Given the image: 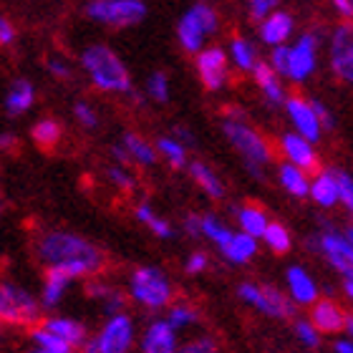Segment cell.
I'll return each mask as SVG.
<instances>
[{"mask_svg":"<svg viewBox=\"0 0 353 353\" xmlns=\"http://www.w3.org/2000/svg\"><path fill=\"white\" fill-rule=\"evenodd\" d=\"M36 258L53 270L68 272L74 280L94 278L103 270V252L86 237L68 230H48L38 237Z\"/></svg>","mask_w":353,"mask_h":353,"instance_id":"cell-1","label":"cell"},{"mask_svg":"<svg viewBox=\"0 0 353 353\" xmlns=\"http://www.w3.org/2000/svg\"><path fill=\"white\" fill-rule=\"evenodd\" d=\"M126 295L139 308L149 310V313H159V310H167L172 305L174 285L159 265H141L129 275Z\"/></svg>","mask_w":353,"mask_h":353,"instance_id":"cell-2","label":"cell"},{"mask_svg":"<svg viewBox=\"0 0 353 353\" xmlns=\"http://www.w3.org/2000/svg\"><path fill=\"white\" fill-rule=\"evenodd\" d=\"M81 66L91 76L94 86L101 88V91H117V94H129L132 91V76L121 63V59L106 46H88L86 51L81 53Z\"/></svg>","mask_w":353,"mask_h":353,"instance_id":"cell-3","label":"cell"},{"mask_svg":"<svg viewBox=\"0 0 353 353\" xmlns=\"http://www.w3.org/2000/svg\"><path fill=\"white\" fill-rule=\"evenodd\" d=\"M222 134L237 149V154L245 159V167L255 179H263V170L272 162L270 144L263 139V134L245 124V119H230L222 121Z\"/></svg>","mask_w":353,"mask_h":353,"instance_id":"cell-4","label":"cell"},{"mask_svg":"<svg viewBox=\"0 0 353 353\" xmlns=\"http://www.w3.org/2000/svg\"><path fill=\"white\" fill-rule=\"evenodd\" d=\"M43 303L28 288L6 280L0 285V321L18 328H33L43 323Z\"/></svg>","mask_w":353,"mask_h":353,"instance_id":"cell-5","label":"cell"},{"mask_svg":"<svg viewBox=\"0 0 353 353\" xmlns=\"http://www.w3.org/2000/svg\"><path fill=\"white\" fill-rule=\"evenodd\" d=\"M237 298L255 308L258 313L268 318H278V321H285V318L295 316V305L293 298L288 293H283L280 288L275 285H260V283H240L237 285Z\"/></svg>","mask_w":353,"mask_h":353,"instance_id":"cell-6","label":"cell"},{"mask_svg":"<svg viewBox=\"0 0 353 353\" xmlns=\"http://www.w3.org/2000/svg\"><path fill=\"white\" fill-rule=\"evenodd\" d=\"M91 343H94L99 353H132L134 346L139 343V333H137L134 318L126 310L106 316L101 328L91 339Z\"/></svg>","mask_w":353,"mask_h":353,"instance_id":"cell-7","label":"cell"},{"mask_svg":"<svg viewBox=\"0 0 353 353\" xmlns=\"http://www.w3.org/2000/svg\"><path fill=\"white\" fill-rule=\"evenodd\" d=\"M308 248L321 252L325 263L331 265L336 272H341L346 280H353V245L348 243L343 230L325 228L323 232L313 235V240H308Z\"/></svg>","mask_w":353,"mask_h":353,"instance_id":"cell-8","label":"cell"},{"mask_svg":"<svg viewBox=\"0 0 353 353\" xmlns=\"http://www.w3.org/2000/svg\"><path fill=\"white\" fill-rule=\"evenodd\" d=\"M86 15L103 26H137L144 21L147 6L144 0H91L86 6Z\"/></svg>","mask_w":353,"mask_h":353,"instance_id":"cell-9","label":"cell"},{"mask_svg":"<svg viewBox=\"0 0 353 353\" xmlns=\"http://www.w3.org/2000/svg\"><path fill=\"white\" fill-rule=\"evenodd\" d=\"M179 333L170 325L167 318H154L139 333V353H179Z\"/></svg>","mask_w":353,"mask_h":353,"instance_id":"cell-10","label":"cell"},{"mask_svg":"<svg viewBox=\"0 0 353 353\" xmlns=\"http://www.w3.org/2000/svg\"><path fill=\"white\" fill-rule=\"evenodd\" d=\"M331 63L341 81L353 83V26L341 23L331 36Z\"/></svg>","mask_w":353,"mask_h":353,"instance_id":"cell-11","label":"cell"},{"mask_svg":"<svg viewBox=\"0 0 353 353\" xmlns=\"http://www.w3.org/2000/svg\"><path fill=\"white\" fill-rule=\"evenodd\" d=\"M285 290L298 308H310L321 301V288L303 265H290L285 270Z\"/></svg>","mask_w":353,"mask_h":353,"instance_id":"cell-12","label":"cell"},{"mask_svg":"<svg viewBox=\"0 0 353 353\" xmlns=\"http://www.w3.org/2000/svg\"><path fill=\"white\" fill-rule=\"evenodd\" d=\"M285 111H288V119L293 121L295 132L303 134V137L310 139L313 144L321 139V134H323V124H321V119H318L316 109H313V103L305 101V99H301V96H288Z\"/></svg>","mask_w":353,"mask_h":353,"instance_id":"cell-13","label":"cell"},{"mask_svg":"<svg viewBox=\"0 0 353 353\" xmlns=\"http://www.w3.org/2000/svg\"><path fill=\"white\" fill-rule=\"evenodd\" d=\"M197 74L207 91H220L228 81V56L222 48H205L197 53Z\"/></svg>","mask_w":353,"mask_h":353,"instance_id":"cell-14","label":"cell"},{"mask_svg":"<svg viewBox=\"0 0 353 353\" xmlns=\"http://www.w3.org/2000/svg\"><path fill=\"white\" fill-rule=\"evenodd\" d=\"M316 51H318V33H303L295 46L290 48V74L293 81H305L316 71Z\"/></svg>","mask_w":353,"mask_h":353,"instance_id":"cell-15","label":"cell"},{"mask_svg":"<svg viewBox=\"0 0 353 353\" xmlns=\"http://www.w3.org/2000/svg\"><path fill=\"white\" fill-rule=\"evenodd\" d=\"M280 149H283V154H285L288 162L298 164L301 170L305 172H318V154L316 149H313V141L305 139L303 134L293 132V134H283L280 137Z\"/></svg>","mask_w":353,"mask_h":353,"instance_id":"cell-16","label":"cell"},{"mask_svg":"<svg viewBox=\"0 0 353 353\" xmlns=\"http://www.w3.org/2000/svg\"><path fill=\"white\" fill-rule=\"evenodd\" d=\"M346 310L341 308L339 303L331 301V298H323L310 305V321L316 323V328L325 336L331 333H341L346 331Z\"/></svg>","mask_w":353,"mask_h":353,"instance_id":"cell-17","label":"cell"},{"mask_svg":"<svg viewBox=\"0 0 353 353\" xmlns=\"http://www.w3.org/2000/svg\"><path fill=\"white\" fill-rule=\"evenodd\" d=\"M310 199L323 210L341 205V184L339 170H318L310 182Z\"/></svg>","mask_w":353,"mask_h":353,"instance_id":"cell-18","label":"cell"},{"mask_svg":"<svg viewBox=\"0 0 353 353\" xmlns=\"http://www.w3.org/2000/svg\"><path fill=\"white\" fill-rule=\"evenodd\" d=\"M252 79H255V83H258L265 96V101L270 103V106H285V101H288L285 88L280 83V74L272 68V63L258 61L255 68H252Z\"/></svg>","mask_w":353,"mask_h":353,"instance_id":"cell-19","label":"cell"},{"mask_svg":"<svg viewBox=\"0 0 353 353\" xmlns=\"http://www.w3.org/2000/svg\"><path fill=\"white\" fill-rule=\"evenodd\" d=\"M74 278L63 270H53V268H46V278H43V285H41V303H43L46 310H53L59 308L63 298H66L68 288H71Z\"/></svg>","mask_w":353,"mask_h":353,"instance_id":"cell-20","label":"cell"},{"mask_svg":"<svg viewBox=\"0 0 353 353\" xmlns=\"http://www.w3.org/2000/svg\"><path fill=\"white\" fill-rule=\"evenodd\" d=\"M258 240L260 237H252L250 232L237 230L235 235H232V240L225 248H220V255L230 265H248L258 255Z\"/></svg>","mask_w":353,"mask_h":353,"instance_id":"cell-21","label":"cell"},{"mask_svg":"<svg viewBox=\"0 0 353 353\" xmlns=\"http://www.w3.org/2000/svg\"><path fill=\"white\" fill-rule=\"evenodd\" d=\"M293 15L285 10H272L260 26V38L265 46H283L293 33Z\"/></svg>","mask_w":353,"mask_h":353,"instance_id":"cell-22","label":"cell"},{"mask_svg":"<svg viewBox=\"0 0 353 353\" xmlns=\"http://www.w3.org/2000/svg\"><path fill=\"white\" fill-rule=\"evenodd\" d=\"M310 172H305V170H301L298 164H293V162H283L278 167V179H280V187L290 194V197H298V199H305V197H310Z\"/></svg>","mask_w":353,"mask_h":353,"instance_id":"cell-23","label":"cell"},{"mask_svg":"<svg viewBox=\"0 0 353 353\" xmlns=\"http://www.w3.org/2000/svg\"><path fill=\"white\" fill-rule=\"evenodd\" d=\"M43 325H46V328H51L53 333H59L61 339L66 341V343H71L74 348L86 346L88 331H86V325H83L81 321H76V318H71V316H48V318H43Z\"/></svg>","mask_w":353,"mask_h":353,"instance_id":"cell-24","label":"cell"},{"mask_svg":"<svg viewBox=\"0 0 353 353\" xmlns=\"http://www.w3.org/2000/svg\"><path fill=\"white\" fill-rule=\"evenodd\" d=\"M176 36H179V43L184 46V51H202V43H205V36H210L207 33V28L202 26V21H199V15L194 13V10H187V13L182 15V21H179V26H176Z\"/></svg>","mask_w":353,"mask_h":353,"instance_id":"cell-25","label":"cell"},{"mask_svg":"<svg viewBox=\"0 0 353 353\" xmlns=\"http://www.w3.org/2000/svg\"><path fill=\"white\" fill-rule=\"evenodd\" d=\"M33 99H36V91H33V83L28 79H15L10 91L6 94V114L8 117H21L33 106Z\"/></svg>","mask_w":353,"mask_h":353,"instance_id":"cell-26","label":"cell"},{"mask_svg":"<svg viewBox=\"0 0 353 353\" xmlns=\"http://www.w3.org/2000/svg\"><path fill=\"white\" fill-rule=\"evenodd\" d=\"M235 217H237V228L243 230V232H250L252 237H263L265 230H268V225H270L268 212L258 205L240 207V210L235 212Z\"/></svg>","mask_w":353,"mask_h":353,"instance_id":"cell-27","label":"cell"},{"mask_svg":"<svg viewBox=\"0 0 353 353\" xmlns=\"http://www.w3.org/2000/svg\"><path fill=\"white\" fill-rule=\"evenodd\" d=\"M190 174L202 187L205 194H210L212 199L225 197V184H222V179L217 176V172L212 167H207L205 162H190Z\"/></svg>","mask_w":353,"mask_h":353,"instance_id":"cell-28","label":"cell"},{"mask_svg":"<svg viewBox=\"0 0 353 353\" xmlns=\"http://www.w3.org/2000/svg\"><path fill=\"white\" fill-rule=\"evenodd\" d=\"M134 217H137L141 225H147V228L154 232V237H159V240H172V237H174L172 222L159 217V214L154 212V207L149 205V202H139L137 210H134Z\"/></svg>","mask_w":353,"mask_h":353,"instance_id":"cell-29","label":"cell"},{"mask_svg":"<svg viewBox=\"0 0 353 353\" xmlns=\"http://www.w3.org/2000/svg\"><path fill=\"white\" fill-rule=\"evenodd\" d=\"M121 141H124V147L129 149L134 164H141V167H152V164H157L159 152H157V147H152L147 139H141L139 134L126 132L124 137H121Z\"/></svg>","mask_w":353,"mask_h":353,"instance_id":"cell-30","label":"cell"},{"mask_svg":"<svg viewBox=\"0 0 353 353\" xmlns=\"http://www.w3.org/2000/svg\"><path fill=\"white\" fill-rule=\"evenodd\" d=\"M154 147H157V152H159V157L170 164L172 170L187 167V144H182L176 137H159Z\"/></svg>","mask_w":353,"mask_h":353,"instance_id":"cell-31","label":"cell"},{"mask_svg":"<svg viewBox=\"0 0 353 353\" xmlns=\"http://www.w3.org/2000/svg\"><path fill=\"white\" fill-rule=\"evenodd\" d=\"M232 235H235V230H230L217 214H202V237L210 240L217 250L225 248L232 240Z\"/></svg>","mask_w":353,"mask_h":353,"instance_id":"cell-32","label":"cell"},{"mask_svg":"<svg viewBox=\"0 0 353 353\" xmlns=\"http://www.w3.org/2000/svg\"><path fill=\"white\" fill-rule=\"evenodd\" d=\"M260 240H263L265 248L270 252H275V255H285V252H290V248H293L290 230H288L285 225H280V222H270Z\"/></svg>","mask_w":353,"mask_h":353,"instance_id":"cell-33","label":"cell"},{"mask_svg":"<svg viewBox=\"0 0 353 353\" xmlns=\"http://www.w3.org/2000/svg\"><path fill=\"white\" fill-rule=\"evenodd\" d=\"M164 318L170 321V325L176 333L190 331V328H194V325L199 323V313L192 308V305H187V303H172Z\"/></svg>","mask_w":353,"mask_h":353,"instance_id":"cell-34","label":"cell"},{"mask_svg":"<svg viewBox=\"0 0 353 353\" xmlns=\"http://www.w3.org/2000/svg\"><path fill=\"white\" fill-rule=\"evenodd\" d=\"M61 137H63V129H61L56 119H41L33 126V141H36L38 147L53 149L61 141Z\"/></svg>","mask_w":353,"mask_h":353,"instance_id":"cell-35","label":"cell"},{"mask_svg":"<svg viewBox=\"0 0 353 353\" xmlns=\"http://www.w3.org/2000/svg\"><path fill=\"white\" fill-rule=\"evenodd\" d=\"M230 53H232L235 66L243 68V71H252V68H255V63H258L255 48H252L245 38H232V43H230Z\"/></svg>","mask_w":353,"mask_h":353,"instance_id":"cell-36","label":"cell"},{"mask_svg":"<svg viewBox=\"0 0 353 353\" xmlns=\"http://www.w3.org/2000/svg\"><path fill=\"white\" fill-rule=\"evenodd\" d=\"M293 333H295V339L301 341V346H305V348H318V346H321V331H318L316 323H313L310 318L295 321Z\"/></svg>","mask_w":353,"mask_h":353,"instance_id":"cell-37","label":"cell"},{"mask_svg":"<svg viewBox=\"0 0 353 353\" xmlns=\"http://www.w3.org/2000/svg\"><path fill=\"white\" fill-rule=\"evenodd\" d=\"M147 94L149 99H154L157 103H164L170 99V79L164 71H154V74L147 79Z\"/></svg>","mask_w":353,"mask_h":353,"instance_id":"cell-38","label":"cell"},{"mask_svg":"<svg viewBox=\"0 0 353 353\" xmlns=\"http://www.w3.org/2000/svg\"><path fill=\"white\" fill-rule=\"evenodd\" d=\"M106 176H109V182L121 192H132L137 187V179L132 176V172L126 170L124 164H111L109 170H106Z\"/></svg>","mask_w":353,"mask_h":353,"instance_id":"cell-39","label":"cell"},{"mask_svg":"<svg viewBox=\"0 0 353 353\" xmlns=\"http://www.w3.org/2000/svg\"><path fill=\"white\" fill-rule=\"evenodd\" d=\"M179 353H220V348H217L212 336L199 333V336H194V339L184 341L182 346H179Z\"/></svg>","mask_w":353,"mask_h":353,"instance_id":"cell-40","label":"cell"},{"mask_svg":"<svg viewBox=\"0 0 353 353\" xmlns=\"http://www.w3.org/2000/svg\"><path fill=\"white\" fill-rule=\"evenodd\" d=\"M270 63L280 76L290 74V48L288 46H275L270 53Z\"/></svg>","mask_w":353,"mask_h":353,"instance_id":"cell-41","label":"cell"},{"mask_svg":"<svg viewBox=\"0 0 353 353\" xmlns=\"http://www.w3.org/2000/svg\"><path fill=\"white\" fill-rule=\"evenodd\" d=\"M111 290H114V288L109 285V283H106V280H101V278H88V283H86V295L88 298H91V301H106V298H109L111 295Z\"/></svg>","mask_w":353,"mask_h":353,"instance_id":"cell-42","label":"cell"},{"mask_svg":"<svg viewBox=\"0 0 353 353\" xmlns=\"http://www.w3.org/2000/svg\"><path fill=\"white\" fill-rule=\"evenodd\" d=\"M207 268H210V258H207V252H202V250L192 252L190 258L184 260V272H187V275H202Z\"/></svg>","mask_w":353,"mask_h":353,"instance_id":"cell-43","label":"cell"},{"mask_svg":"<svg viewBox=\"0 0 353 353\" xmlns=\"http://www.w3.org/2000/svg\"><path fill=\"white\" fill-rule=\"evenodd\" d=\"M74 117L79 119V124L86 126V129H94V126H99V117H96V111L91 109L86 101H76L74 103Z\"/></svg>","mask_w":353,"mask_h":353,"instance_id":"cell-44","label":"cell"},{"mask_svg":"<svg viewBox=\"0 0 353 353\" xmlns=\"http://www.w3.org/2000/svg\"><path fill=\"white\" fill-rule=\"evenodd\" d=\"M339 184H341V205L353 214V176L339 170Z\"/></svg>","mask_w":353,"mask_h":353,"instance_id":"cell-45","label":"cell"},{"mask_svg":"<svg viewBox=\"0 0 353 353\" xmlns=\"http://www.w3.org/2000/svg\"><path fill=\"white\" fill-rule=\"evenodd\" d=\"M101 308H103V316H114V313H121V310L126 308L124 293H119L117 288H114L109 298H106V301H101Z\"/></svg>","mask_w":353,"mask_h":353,"instance_id":"cell-46","label":"cell"},{"mask_svg":"<svg viewBox=\"0 0 353 353\" xmlns=\"http://www.w3.org/2000/svg\"><path fill=\"white\" fill-rule=\"evenodd\" d=\"M278 3L280 0H250V15L255 21H265V18L275 10Z\"/></svg>","mask_w":353,"mask_h":353,"instance_id":"cell-47","label":"cell"},{"mask_svg":"<svg viewBox=\"0 0 353 353\" xmlns=\"http://www.w3.org/2000/svg\"><path fill=\"white\" fill-rule=\"evenodd\" d=\"M310 103H313V109H316L318 119H321V124H323V129H333V124H336V119H333V114L328 109H325L323 101H318V99H310Z\"/></svg>","mask_w":353,"mask_h":353,"instance_id":"cell-48","label":"cell"},{"mask_svg":"<svg viewBox=\"0 0 353 353\" xmlns=\"http://www.w3.org/2000/svg\"><path fill=\"white\" fill-rule=\"evenodd\" d=\"M184 232L190 237H202V214H187L184 217Z\"/></svg>","mask_w":353,"mask_h":353,"instance_id":"cell-49","label":"cell"},{"mask_svg":"<svg viewBox=\"0 0 353 353\" xmlns=\"http://www.w3.org/2000/svg\"><path fill=\"white\" fill-rule=\"evenodd\" d=\"M48 71H51L56 79H71V68L61 59H48Z\"/></svg>","mask_w":353,"mask_h":353,"instance_id":"cell-50","label":"cell"},{"mask_svg":"<svg viewBox=\"0 0 353 353\" xmlns=\"http://www.w3.org/2000/svg\"><path fill=\"white\" fill-rule=\"evenodd\" d=\"M13 41H15L13 23L8 21V18H3V21H0V43H3V46H10Z\"/></svg>","mask_w":353,"mask_h":353,"instance_id":"cell-51","label":"cell"},{"mask_svg":"<svg viewBox=\"0 0 353 353\" xmlns=\"http://www.w3.org/2000/svg\"><path fill=\"white\" fill-rule=\"evenodd\" d=\"M111 157H114V159H117L119 164H132V154H129V149L124 147V141H119V144H114V147H111Z\"/></svg>","mask_w":353,"mask_h":353,"instance_id":"cell-52","label":"cell"},{"mask_svg":"<svg viewBox=\"0 0 353 353\" xmlns=\"http://www.w3.org/2000/svg\"><path fill=\"white\" fill-rule=\"evenodd\" d=\"M331 3H333V8L346 18V21H353V3L351 0H331Z\"/></svg>","mask_w":353,"mask_h":353,"instance_id":"cell-53","label":"cell"},{"mask_svg":"<svg viewBox=\"0 0 353 353\" xmlns=\"http://www.w3.org/2000/svg\"><path fill=\"white\" fill-rule=\"evenodd\" d=\"M333 353H353V339H339L333 343Z\"/></svg>","mask_w":353,"mask_h":353,"instance_id":"cell-54","label":"cell"},{"mask_svg":"<svg viewBox=\"0 0 353 353\" xmlns=\"http://www.w3.org/2000/svg\"><path fill=\"white\" fill-rule=\"evenodd\" d=\"M174 137L179 141H182V144H194V137H192V132H187V129H184V126H174Z\"/></svg>","mask_w":353,"mask_h":353,"instance_id":"cell-55","label":"cell"},{"mask_svg":"<svg viewBox=\"0 0 353 353\" xmlns=\"http://www.w3.org/2000/svg\"><path fill=\"white\" fill-rule=\"evenodd\" d=\"M0 144H3V149H13L15 147V137H13V134H3V137H0Z\"/></svg>","mask_w":353,"mask_h":353,"instance_id":"cell-56","label":"cell"},{"mask_svg":"<svg viewBox=\"0 0 353 353\" xmlns=\"http://www.w3.org/2000/svg\"><path fill=\"white\" fill-rule=\"evenodd\" d=\"M28 353H76V348H68V351H51V348H41V346H33Z\"/></svg>","mask_w":353,"mask_h":353,"instance_id":"cell-57","label":"cell"},{"mask_svg":"<svg viewBox=\"0 0 353 353\" xmlns=\"http://www.w3.org/2000/svg\"><path fill=\"white\" fill-rule=\"evenodd\" d=\"M343 293H346V298L353 305V280H346V283H343Z\"/></svg>","mask_w":353,"mask_h":353,"instance_id":"cell-58","label":"cell"},{"mask_svg":"<svg viewBox=\"0 0 353 353\" xmlns=\"http://www.w3.org/2000/svg\"><path fill=\"white\" fill-rule=\"evenodd\" d=\"M81 353H99V351H96V346H94V343H91V339L86 341V346L81 348Z\"/></svg>","mask_w":353,"mask_h":353,"instance_id":"cell-59","label":"cell"},{"mask_svg":"<svg viewBox=\"0 0 353 353\" xmlns=\"http://www.w3.org/2000/svg\"><path fill=\"white\" fill-rule=\"evenodd\" d=\"M346 336H351L353 339V316L346 318Z\"/></svg>","mask_w":353,"mask_h":353,"instance_id":"cell-60","label":"cell"},{"mask_svg":"<svg viewBox=\"0 0 353 353\" xmlns=\"http://www.w3.org/2000/svg\"><path fill=\"white\" fill-rule=\"evenodd\" d=\"M343 235H346V237H348V243L353 245V225H348V228L343 230Z\"/></svg>","mask_w":353,"mask_h":353,"instance_id":"cell-61","label":"cell"},{"mask_svg":"<svg viewBox=\"0 0 353 353\" xmlns=\"http://www.w3.org/2000/svg\"><path fill=\"white\" fill-rule=\"evenodd\" d=\"M351 3H353V0H351Z\"/></svg>","mask_w":353,"mask_h":353,"instance_id":"cell-62","label":"cell"}]
</instances>
